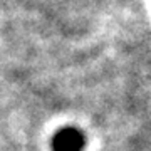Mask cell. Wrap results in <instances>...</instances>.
I'll return each mask as SVG.
<instances>
[{
  "label": "cell",
  "mask_w": 151,
  "mask_h": 151,
  "mask_svg": "<svg viewBox=\"0 0 151 151\" xmlns=\"http://www.w3.org/2000/svg\"><path fill=\"white\" fill-rule=\"evenodd\" d=\"M52 148L54 151H81L84 148V136L81 134V131L72 128L60 129L54 136Z\"/></svg>",
  "instance_id": "cell-1"
}]
</instances>
